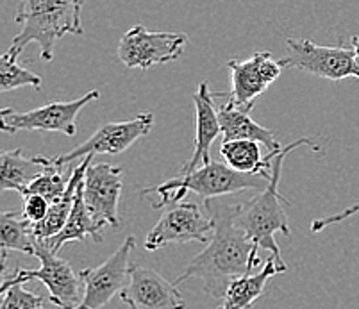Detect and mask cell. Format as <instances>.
I'll list each match as a JSON object with an SVG mask.
<instances>
[{"instance_id":"6da1fadb","label":"cell","mask_w":359,"mask_h":309,"mask_svg":"<svg viewBox=\"0 0 359 309\" xmlns=\"http://www.w3.org/2000/svg\"><path fill=\"white\" fill-rule=\"evenodd\" d=\"M204 206L205 213L210 214L213 222V236L210 243H205V249L188 263L175 284H181L188 279H201L205 294L222 298L234 279L252 274L261 265L257 256L259 247L254 245L249 234L238 222L240 202L231 204L210 198Z\"/></svg>"},{"instance_id":"7a4b0ae2","label":"cell","mask_w":359,"mask_h":309,"mask_svg":"<svg viewBox=\"0 0 359 309\" xmlns=\"http://www.w3.org/2000/svg\"><path fill=\"white\" fill-rule=\"evenodd\" d=\"M86 0H22L15 22L20 32L9 50L22 54L27 45L40 47V60L52 61L55 43L67 34H83V8Z\"/></svg>"},{"instance_id":"3957f363","label":"cell","mask_w":359,"mask_h":309,"mask_svg":"<svg viewBox=\"0 0 359 309\" xmlns=\"http://www.w3.org/2000/svg\"><path fill=\"white\" fill-rule=\"evenodd\" d=\"M302 145H308L313 152H320V145L311 138H300L286 145L273 159L272 177H270L269 186L261 190L257 197L250 198L247 202H240V210H238V222L243 227L245 233L249 234L254 245L272 252V258L285 270H288V266L283 261L280 250L276 243V233L290 236L288 218H286L285 211V206H290V202L286 200L285 195H280L279 181L280 174H283V163H285L288 152L295 151Z\"/></svg>"},{"instance_id":"277c9868","label":"cell","mask_w":359,"mask_h":309,"mask_svg":"<svg viewBox=\"0 0 359 309\" xmlns=\"http://www.w3.org/2000/svg\"><path fill=\"white\" fill-rule=\"evenodd\" d=\"M270 179L263 175H249L233 170L225 163L211 161L210 165L195 168L190 174H182L156 186L143 188L140 197L150 198L154 210L182 202L188 193L198 195L204 200L220 198L245 190H264Z\"/></svg>"},{"instance_id":"5b68a950","label":"cell","mask_w":359,"mask_h":309,"mask_svg":"<svg viewBox=\"0 0 359 309\" xmlns=\"http://www.w3.org/2000/svg\"><path fill=\"white\" fill-rule=\"evenodd\" d=\"M36 258L40 259L41 266L38 270H24L16 266L11 275H6L0 291L8 289L13 284H25L27 281H40L47 286L48 301L60 309H74L81 302V288L83 279L70 266L52 252L45 240H36Z\"/></svg>"},{"instance_id":"8992f818","label":"cell","mask_w":359,"mask_h":309,"mask_svg":"<svg viewBox=\"0 0 359 309\" xmlns=\"http://www.w3.org/2000/svg\"><path fill=\"white\" fill-rule=\"evenodd\" d=\"M286 68L329 81L359 79V63L351 45H318L306 38H286Z\"/></svg>"},{"instance_id":"52a82bcc","label":"cell","mask_w":359,"mask_h":309,"mask_svg":"<svg viewBox=\"0 0 359 309\" xmlns=\"http://www.w3.org/2000/svg\"><path fill=\"white\" fill-rule=\"evenodd\" d=\"M99 99V90H91L79 99L52 100L31 111H15L11 107H6L0 111V127L4 132H63L74 138L77 135V116L81 109Z\"/></svg>"},{"instance_id":"ba28073f","label":"cell","mask_w":359,"mask_h":309,"mask_svg":"<svg viewBox=\"0 0 359 309\" xmlns=\"http://www.w3.org/2000/svg\"><path fill=\"white\" fill-rule=\"evenodd\" d=\"M190 38L184 32L149 31L135 25L120 38L116 57L127 68L149 70L156 64L175 61L184 54Z\"/></svg>"},{"instance_id":"9c48e42d","label":"cell","mask_w":359,"mask_h":309,"mask_svg":"<svg viewBox=\"0 0 359 309\" xmlns=\"http://www.w3.org/2000/svg\"><path fill=\"white\" fill-rule=\"evenodd\" d=\"M135 249V236H127L122 245L102 265L95 268H84L81 272L84 295L74 309H102L115 295H120L129 282L133 268L130 258Z\"/></svg>"},{"instance_id":"30bf717a","label":"cell","mask_w":359,"mask_h":309,"mask_svg":"<svg viewBox=\"0 0 359 309\" xmlns=\"http://www.w3.org/2000/svg\"><path fill=\"white\" fill-rule=\"evenodd\" d=\"M211 236H213V222L210 214L204 213L198 204L182 200L170 207L159 218V222L149 231L145 249L154 252L172 243H210Z\"/></svg>"},{"instance_id":"8fae6325","label":"cell","mask_w":359,"mask_h":309,"mask_svg":"<svg viewBox=\"0 0 359 309\" xmlns=\"http://www.w3.org/2000/svg\"><path fill=\"white\" fill-rule=\"evenodd\" d=\"M154 125L152 113H138L135 118L123 120V122H107L97 129L90 138L74 151L67 154L54 156V163L60 167H67L68 163L79 158L93 154H122L129 147H133L138 139L145 138Z\"/></svg>"},{"instance_id":"7c38bea8","label":"cell","mask_w":359,"mask_h":309,"mask_svg":"<svg viewBox=\"0 0 359 309\" xmlns=\"http://www.w3.org/2000/svg\"><path fill=\"white\" fill-rule=\"evenodd\" d=\"M227 68L231 71V92L225 93L227 99L236 106L252 109L257 97L276 83L286 67L283 60L273 57L272 52L259 50L247 60H229Z\"/></svg>"},{"instance_id":"4fadbf2b","label":"cell","mask_w":359,"mask_h":309,"mask_svg":"<svg viewBox=\"0 0 359 309\" xmlns=\"http://www.w3.org/2000/svg\"><path fill=\"white\" fill-rule=\"evenodd\" d=\"M120 193H122V167L109 163L90 165L84 175V202L91 217L102 227L118 229L122 226L118 214Z\"/></svg>"},{"instance_id":"5bb4252c","label":"cell","mask_w":359,"mask_h":309,"mask_svg":"<svg viewBox=\"0 0 359 309\" xmlns=\"http://www.w3.org/2000/svg\"><path fill=\"white\" fill-rule=\"evenodd\" d=\"M120 298L129 309H186V301L175 282H170L154 268L133 265L130 277Z\"/></svg>"},{"instance_id":"9a60e30c","label":"cell","mask_w":359,"mask_h":309,"mask_svg":"<svg viewBox=\"0 0 359 309\" xmlns=\"http://www.w3.org/2000/svg\"><path fill=\"white\" fill-rule=\"evenodd\" d=\"M215 93L210 92V84L201 83L197 92L191 95L195 104V145L190 159L184 163V167L179 170V175L190 174L195 168L210 165L211 159V145L218 135H222L220 118H218V109L215 106Z\"/></svg>"},{"instance_id":"2e32d148","label":"cell","mask_w":359,"mask_h":309,"mask_svg":"<svg viewBox=\"0 0 359 309\" xmlns=\"http://www.w3.org/2000/svg\"><path fill=\"white\" fill-rule=\"evenodd\" d=\"M224 104L218 107V118L222 127V142H233V139H252V142L263 143L269 152H280L285 147H280L273 132L266 127L254 122L250 111L247 107H240L227 99L225 93Z\"/></svg>"},{"instance_id":"e0dca14e","label":"cell","mask_w":359,"mask_h":309,"mask_svg":"<svg viewBox=\"0 0 359 309\" xmlns=\"http://www.w3.org/2000/svg\"><path fill=\"white\" fill-rule=\"evenodd\" d=\"M286 270L270 256L259 272L245 274L236 277L222 297V304L217 309H252L254 302L264 294L266 282L277 274H285Z\"/></svg>"},{"instance_id":"ac0fdd59","label":"cell","mask_w":359,"mask_h":309,"mask_svg":"<svg viewBox=\"0 0 359 309\" xmlns=\"http://www.w3.org/2000/svg\"><path fill=\"white\" fill-rule=\"evenodd\" d=\"M84 181L77 188V195H75V202L74 207H72V213L68 217L67 224L61 229V233H57L52 238L45 240L50 247L52 252L57 254V250L63 245L72 242H84L86 236H90L93 240V243H102V231L104 227L97 222L95 218L91 217L90 210H88L86 202H84V195H83Z\"/></svg>"},{"instance_id":"d6986e66","label":"cell","mask_w":359,"mask_h":309,"mask_svg":"<svg viewBox=\"0 0 359 309\" xmlns=\"http://www.w3.org/2000/svg\"><path fill=\"white\" fill-rule=\"evenodd\" d=\"M93 158H95L93 154L83 158L81 165H77V167L72 170L67 191L61 195V198H57L55 202L50 204V210H48L47 218H45L43 222L36 224V226L31 227L36 240H48L52 238V236H55L57 233H61V229H63L65 224H67L68 217H70L72 207H74L77 188H79V184L84 181V175H86Z\"/></svg>"},{"instance_id":"ffe728a7","label":"cell","mask_w":359,"mask_h":309,"mask_svg":"<svg viewBox=\"0 0 359 309\" xmlns=\"http://www.w3.org/2000/svg\"><path fill=\"white\" fill-rule=\"evenodd\" d=\"M279 152H269L266 158L261 156L259 143L252 139H233V142H222L220 156L227 167L233 170L249 175H263L272 177L273 159Z\"/></svg>"},{"instance_id":"44dd1931","label":"cell","mask_w":359,"mask_h":309,"mask_svg":"<svg viewBox=\"0 0 359 309\" xmlns=\"http://www.w3.org/2000/svg\"><path fill=\"white\" fill-rule=\"evenodd\" d=\"M48 158L32 156L27 158L20 149L6 151L0 156V190L22 191L45 170Z\"/></svg>"},{"instance_id":"7402d4cb","label":"cell","mask_w":359,"mask_h":309,"mask_svg":"<svg viewBox=\"0 0 359 309\" xmlns=\"http://www.w3.org/2000/svg\"><path fill=\"white\" fill-rule=\"evenodd\" d=\"M34 234L31 224L18 211H4L0 214V245L2 250H16L22 254H36Z\"/></svg>"},{"instance_id":"603a6c76","label":"cell","mask_w":359,"mask_h":309,"mask_svg":"<svg viewBox=\"0 0 359 309\" xmlns=\"http://www.w3.org/2000/svg\"><path fill=\"white\" fill-rule=\"evenodd\" d=\"M16 52L8 50L0 57V92H11L24 86H32L34 90H40L43 79L38 74L27 70L18 63Z\"/></svg>"},{"instance_id":"cb8c5ba5","label":"cell","mask_w":359,"mask_h":309,"mask_svg":"<svg viewBox=\"0 0 359 309\" xmlns=\"http://www.w3.org/2000/svg\"><path fill=\"white\" fill-rule=\"evenodd\" d=\"M68 181H70V177L65 179L63 167L55 165L54 159L48 158L47 165H45V170L41 172V174L38 175V177H36L24 191H22V195H27V193L43 195L48 202L52 204L55 202L57 198H61V195L67 191Z\"/></svg>"},{"instance_id":"d4e9b609","label":"cell","mask_w":359,"mask_h":309,"mask_svg":"<svg viewBox=\"0 0 359 309\" xmlns=\"http://www.w3.org/2000/svg\"><path fill=\"white\" fill-rule=\"evenodd\" d=\"M0 309H45V298L24 288V284H13L2 291Z\"/></svg>"},{"instance_id":"484cf974","label":"cell","mask_w":359,"mask_h":309,"mask_svg":"<svg viewBox=\"0 0 359 309\" xmlns=\"http://www.w3.org/2000/svg\"><path fill=\"white\" fill-rule=\"evenodd\" d=\"M22 198H24L22 214H24L25 220L31 224V227L36 226V224L43 222L48 214V210H50V202H48L47 198H45L43 195L38 193L22 195Z\"/></svg>"},{"instance_id":"4316f807","label":"cell","mask_w":359,"mask_h":309,"mask_svg":"<svg viewBox=\"0 0 359 309\" xmlns=\"http://www.w3.org/2000/svg\"><path fill=\"white\" fill-rule=\"evenodd\" d=\"M358 213H359V200L355 204H352V206L345 207L344 211H339V213L327 214V217H322V218H316V220H313L311 231L313 233H322L324 229H329L331 226H336V224L344 222V220H347V218L354 217V214H358Z\"/></svg>"},{"instance_id":"83f0119b","label":"cell","mask_w":359,"mask_h":309,"mask_svg":"<svg viewBox=\"0 0 359 309\" xmlns=\"http://www.w3.org/2000/svg\"><path fill=\"white\" fill-rule=\"evenodd\" d=\"M351 47L354 48L355 60H358V63H359V36H352V40H351Z\"/></svg>"}]
</instances>
